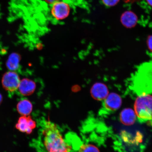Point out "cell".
<instances>
[{
  "mask_svg": "<svg viewBox=\"0 0 152 152\" xmlns=\"http://www.w3.org/2000/svg\"><path fill=\"white\" fill-rule=\"evenodd\" d=\"M130 86L138 96L152 94V61L138 66L131 78Z\"/></svg>",
  "mask_w": 152,
  "mask_h": 152,
  "instance_id": "obj_1",
  "label": "cell"
},
{
  "mask_svg": "<svg viewBox=\"0 0 152 152\" xmlns=\"http://www.w3.org/2000/svg\"><path fill=\"white\" fill-rule=\"evenodd\" d=\"M43 134L44 144L47 152H71V146L62 137L55 124L45 121Z\"/></svg>",
  "mask_w": 152,
  "mask_h": 152,
  "instance_id": "obj_2",
  "label": "cell"
},
{
  "mask_svg": "<svg viewBox=\"0 0 152 152\" xmlns=\"http://www.w3.org/2000/svg\"><path fill=\"white\" fill-rule=\"evenodd\" d=\"M136 115L140 122H149L152 125V96H138L134 104Z\"/></svg>",
  "mask_w": 152,
  "mask_h": 152,
  "instance_id": "obj_3",
  "label": "cell"
},
{
  "mask_svg": "<svg viewBox=\"0 0 152 152\" xmlns=\"http://www.w3.org/2000/svg\"><path fill=\"white\" fill-rule=\"evenodd\" d=\"M20 82V77L16 72L10 71L3 75L1 81L3 88L10 93L14 92L18 90Z\"/></svg>",
  "mask_w": 152,
  "mask_h": 152,
  "instance_id": "obj_4",
  "label": "cell"
},
{
  "mask_svg": "<svg viewBox=\"0 0 152 152\" xmlns=\"http://www.w3.org/2000/svg\"><path fill=\"white\" fill-rule=\"evenodd\" d=\"M51 6V14L56 20H63L69 14L71 6L65 2H57Z\"/></svg>",
  "mask_w": 152,
  "mask_h": 152,
  "instance_id": "obj_5",
  "label": "cell"
},
{
  "mask_svg": "<svg viewBox=\"0 0 152 152\" xmlns=\"http://www.w3.org/2000/svg\"><path fill=\"white\" fill-rule=\"evenodd\" d=\"M122 100L120 96L116 93H111L104 100L103 109L106 113H112L119 109Z\"/></svg>",
  "mask_w": 152,
  "mask_h": 152,
  "instance_id": "obj_6",
  "label": "cell"
},
{
  "mask_svg": "<svg viewBox=\"0 0 152 152\" xmlns=\"http://www.w3.org/2000/svg\"><path fill=\"white\" fill-rule=\"evenodd\" d=\"M36 123L30 116L22 115L19 118L16 125L18 130L22 132L30 134L36 128Z\"/></svg>",
  "mask_w": 152,
  "mask_h": 152,
  "instance_id": "obj_7",
  "label": "cell"
},
{
  "mask_svg": "<svg viewBox=\"0 0 152 152\" xmlns=\"http://www.w3.org/2000/svg\"><path fill=\"white\" fill-rule=\"evenodd\" d=\"M93 98L97 100H104L109 94V90L104 83H97L93 86L91 90Z\"/></svg>",
  "mask_w": 152,
  "mask_h": 152,
  "instance_id": "obj_8",
  "label": "cell"
},
{
  "mask_svg": "<svg viewBox=\"0 0 152 152\" xmlns=\"http://www.w3.org/2000/svg\"><path fill=\"white\" fill-rule=\"evenodd\" d=\"M121 24L127 28H132L134 27L137 24L138 17L133 11H125L121 15Z\"/></svg>",
  "mask_w": 152,
  "mask_h": 152,
  "instance_id": "obj_9",
  "label": "cell"
},
{
  "mask_svg": "<svg viewBox=\"0 0 152 152\" xmlns=\"http://www.w3.org/2000/svg\"><path fill=\"white\" fill-rule=\"evenodd\" d=\"M36 85L31 80L24 79L20 81L18 88L19 92L23 96L31 95L35 91Z\"/></svg>",
  "mask_w": 152,
  "mask_h": 152,
  "instance_id": "obj_10",
  "label": "cell"
},
{
  "mask_svg": "<svg viewBox=\"0 0 152 152\" xmlns=\"http://www.w3.org/2000/svg\"><path fill=\"white\" fill-rule=\"evenodd\" d=\"M136 119V113L134 110L130 108L124 109L120 115V119L121 123L127 126L134 124Z\"/></svg>",
  "mask_w": 152,
  "mask_h": 152,
  "instance_id": "obj_11",
  "label": "cell"
},
{
  "mask_svg": "<svg viewBox=\"0 0 152 152\" xmlns=\"http://www.w3.org/2000/svg\"><path fill=\"white\" fill-rule=\"evenodd\" d=\"M17 110L21 115L28 116L31 113L33 105L30 101L24 99L19 102L17 106Z\"/></svg>",
  "mask_w": 152,
  "mask_h": 152,
  "instance_id": "obj_12",
  "label": "cell"
},
{
  "mask_svg": "<svg viewBox=\"0 0 152 152\" xmlns=\"http://www.w3.org/2000/svg\"><path fill=\"white\" fill-rule=\"evenodd\" d=\"M20 55L16 53H13L9 56L6 66L9 71H15L18 69L20 66Z\"/></svg>",
  "mask_w": 152,
  "mask_h": 152,
  "instance_id": "obj_13",
  "label": "cell"
},
{
  "mask_svg": "<svg viewBox=\"0 0 152 152\" xmlns=\"http://www.w3.org/2000/svg\"><path fill=\"white\" fill-rule=\"evenodd\" d=\"M77 152H100L96 146L93 144H83L80 147Z\"/></svg>",
  "mask_w": 152,
  "mask_h": 152,
  "instance_id": "obj_14",
  "label": "cell"
},
{
  "mask_svg": "<svg viewBox=\"0 0 152 152\" xmlns=\"http://www.w3.org/2000/svg\"><path fill=\"white\" fill-rule=\"evenodd\" d=\"M62 1L68 3L70 6H73L83 7L84 6L83 0H62Z\"/></svg>",
  "mask_w": 152,
  "mask_h": 152,
  "instance_id": "obj_15",
  "label": "cell"
},
{
  "mask_svg": "<svg viewBox=\"0 0 152 152\" xmlns=\"http://www.w3.org/2000/svg\"><path fill=\"white\" fill-rule=\"evenodd\" d=\"M120 0H102L104 4L107 7H113L116 5Z\"/></svg>",
  "mask_w": 152,
  "mask_h": 152,
  "instance_id": "obj_16",
  "label": "cell"
},
{
  "mask_svg": "<svg viewBox=\"0 0 152 152\" xmlns=\"http://www.w3.org/2000/svg\"><path fill=\"white\" fill-rule=\"evenodd\" d=\"M148 54L152 56V35L148 37L147 40Z\"/></svg>",
  "mask_w": 152,
  "mask_h": 152,
  "instance_id": "obj_17",
  "label": "cell"
},
{
  "mask_svg": "<svg viewBox=\"0 0 152 152\" xmlns=\"http://www.w3.org/2000/svg\"><path fill=\"white\" fill-rule=\"evenodd\" d=\"M47 3L49 4L50 5H52L57 2L62 1V0H45Z\"/></svg>",
  "mask_w": 152,
  "mask_h": 152,
  "instance_id": "obj_18",
  "label": "cell"
},
{
  "mask_svg": "<svg viewBox=\"0 0 152 152\" xmlns=\"http://www.w3.org/2000/svg\"><path fill=\"white\" fill-rule=\"evenodd\" d=\"M146 1L148 4L152 7V0H146Z\"/></svg>",
  "mask_w": 152,
  "mask_h": 152,
  "instance_id": "obj_19",
  "label": "cell"
},
{
  "mask_svg": "<svg viewBox=\"0 0 152 152\" xmlns=\"http://www.w3.org/2000/svg\"><path fill=\"white\" fill-rule=\"evenodd\" d=\"M3 97L2 96L1 94H0V104H1L2 101Z\"/></svg>",
  "mask_w": 152,
  "mask_h": 152,
  "instance_id": "obj_20",
  "label": "cell"
}]
</instances>
